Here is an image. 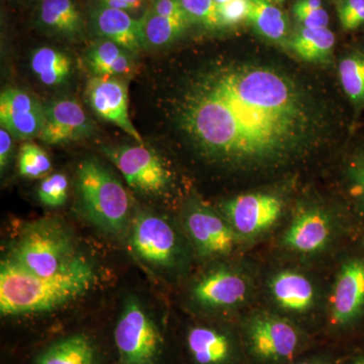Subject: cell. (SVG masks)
<instances>
[{
  "mask_svg": "<svg viewBox=\"0 0 364 364\" xmlns=\"http://www.w3.org/2000/svg\"><path fill=\"white\" fill-rule=\"evenodd\" d=\"M182 136L227 169L282 166L322 136L324 117L296 79L277 67L215 60L193 72L174 100Z\"/></svg>",
  "mask_w": 364,
  "mask_h": 364,
  "instance_id": "obj_1",
  "label": "cell"
},
{
  "mask_svg": "<svg viewBox=\"0 0 364 364\" xmlns=\"http://www.w3.org/2000/svg\"><path fill=\"white\" fill-rule=\"evenodd\" d=\"M97 282L95 267L85 257L67 272L39 277L6 259L0 264V313L21 317L54 312L90 291Z\"/></svg>",
  "mask_w": 364,
  "mask_h": 364,
  "instance_id": "obj_2",
  "label": "cell"
},
{
  "mask_svg": "<svg viewBox=\"0 0 364 364\" xmlns=\"http://www.w3.org/2000/svg\"><path fill=\"white\" fill-rule=\"evenodd\" d=\"M82 257L68 225L58 218H43L21 228L4 259L23 272L52 277L70 269Z\"/></svg>",
  "mask_w": 364,
  "mask_h": 364,
  "instance_id": "obj_3",
  "label": "cell"
},
{
  "mask_svg": "<svg viewBox=\"0 0 364 364\" xmlns=\"http://www.w3.org/2000/svg\"><path fill=\"white\" fill-rule=\"evenodd\" d=\"M79 205L86 220L111 236L128 233L132 221L130 196L114 172L97 158H85L76 171Z\"/></svg>",
  "mask_w": 364,
  "mask_h": 364,
  "instance_id": "obj_4",
  "label": "cell"
},
{
  "mask_svg": "<svg viewBox=\"0 0 364 364\" xmlns=\"http://www.w3.org/2000/svg\"><path fill=\"white\" fill-rule=\"evenodd\" d=\"M114 335L119 364H160L164 346L162 333L136 296L124 299Z\"/></svg>",
  "mask_w": 364,
  "mask_h": 364,
  "instance_id": "obj_5",
  "label": "cell"
},
{
  "mask_svg": "<svg viewBox=\"0 0 364 364\" xmlns=\"http://www.w3.org/2000/svg\"><path fill=\"white\" fill-rule=\"evenodd\" d=\"M100 150L136 193L159 198L169 191L171 173L152 148L139 143L134 146H102Z\"/></svg>",
  "mask_w": 364,
  "mask_h": 364,
  "instance_id": "obj_6",
  "label": "cell"
},
{
  "mask_svg": "<svg viewBox=\"0 0 364 364\" xmlns=\"http://www.w3.org/2000/svg\"><path fill=\"white\" fill-rule=\"evenodd\" d=\"M251 355L263 364L287 363L303 347L304 337L293 323L269 313L251 316L244 327Z\"/></svg>",
  "mask_w": 364,
  "mask_h": 364,
  "instance_id": "obj_7",
  "label": "cell"
},
{
  "mask_svg": "<svg viewBox=\"0 0 364 364\" xmlns=\"http://www.w3.org/2000/svg\"><path fill=\"white\" fill-rule=\"evenodd\" d=\"M134 254L145 264L170 269L181 259V244L166 218L150 210H138L128 232Z\"/></svg>",
  "mask_w": 364,
  "mask_h": 364,
  "instance_id": "obj_8",
  "label": "cell"
},
{
  "mask_svg": "<svg viewBox=\"0 0 364 364\" xmlns=\"http://www.w3.org/2000/svg\"><path fill=\"white\" fill-rule=\"evenodd\" d=\"M182 221L191 243L203 257L229 255L240 238L221 213L198 198L188 200Z\"/></svg>",
  "mask_w": 364,
  "mask_h": 364,
  "instance_id": "obj_9",
  "label": "cell"
},
{
  "mask_svg": "<svg viewBox=\"0 0 364 364\" xmlns=\"http://www.w3.org/2000/svg\"><path fill=\"white\" fill-rule=\"evenodd\" d=\"M284 212V202L270 193H247L226 200L221 214L242 238L264 233L274 226Z\"/></svg>",
  "mask_w": 364,
  "mask_h": 364,
  "instance_id": "obj_10",
  "label": "cell"
},
{
  "mask_svg": "<svg viewBox=\"0 0 364 364\" xmlns=\"http://www.w3.org/2000/svg\"><path fill=\"white\" fill-rule=\"evenodd\" d=\"M85 100L100 119L114 124L138 143H143L129 114V88L126 78L91 76L85 86Z\"/></svg>",
  "mask_w": 364,
  "mask_h": 364,
  "instance_id": "obj_11",
  "label": "cell"
},
{
  "mask_svg": "<svg viewBox=\"0 0 364 364\" xmlns=\"http://www.w3.org/2000/svg\"><path fill=\"white\" fill-rule=\"evenodd\" d=\"M97 127L82 105L63 97L44 105V122L38 138L49 145H65L95 135Z\"/></svg>",
  "mask_w": 364,
  "mask_h": 364,
  "instance_id": "obj_12",
  "label": "cell"
},
{
  "mask_svg": "<svg viewBox=\"0 0 364 364\" xmlns=\"http://www.w3.org/2000/svg\"><path fill=\"white\" fill-rule=\"evenodd\" d=\"M248 280L241 273L225 267L212 268L203 273L193 287L191 299L196 305L212 311L236 308L249 294Z\"/></svg>",
  "mask_w": 364,
  "mask_h": 364,
  "instance_id": "obj_13",
  "label": "cell"
},
{
  "mask_svg": "<svg viewBox=\"0 0 364 364\" xmlns=\"http://www.w3.org/2000/svg\"><path fill=\"white\" fill-rule=\"evenodd\" d=\"M44 105L28 91L11 87L0 95V123L14 139L30 141L39 136Z\"/></svg>",
  "mask_w": 364,
  "mask_h": 364,
  "instance_id": "obj_14",
  "label": "cell"
},
{
  "mask_svg": "<svg viewBox=\"0 0 364 364\" xmlns=\"http://www.w3.org/2000/svg\"><path fill=\"white\" fill-rule=\"evenodd\" d=\"M330 306L333 324L347 325L358 317L364 308V260L344 263L333 287Z\"/></svg>",
  "mask_w": 364,
  "mask_h": 364,
  "instance_id": "obj_15",
  "label": "cell"
},
{
  "mask_svg": "<svg viewBox=\"0 0 364 364\" xmlns=\"http://www.w3.org/2000/svg\"><path fill=\"white\" fill-rule=\"evenodd\" d=\"M90 26L98 39L117 43L136 56L145 50L140 18L127 11L100 4L90 11Z\"/></svg>",
  "mask_w": 364,
  "mask_h": 364,
  "instance_id": "obj_16",
  "label": "cell"
},
{
  "mask_svg": "<svg viewBox=\"0 0 364 364\" xmlns=\"http://www.w3.org/2000/svg\"><path fill=\"white\" fill-rule=\"evenodd\" d=\"M35 23L46 35L69 42L83 39L86 30L75 0H38Z\"/></svg>",
  "mask_w": 364,
  "mask_h": 364,
  "instance_id": "obj_17",
  "label": "cell"
},
{
  "mask_svg": "<svg viewBox=\"0 0 364 364\" xmlns=\"http://www.w3.org/2000/svg\"><path fill=\"white\" fill-rule=\"evenodd\" d=\"M332 224L329 215L317 208H306L294 215L284 232V246L299 254L320 252L329 243Z\"/></svg>",
  "mask_w": 364,
  "mask_h": 364,
  "instance_id": "obj_18",
  "label": "cell"
},
{
  "mask_svg": "<svg viewBox=\"0 0 364 364\" xmlns=\"http://www.w3.org/2000/svg\"><path fill=\"white\" fill-rule=\"evenodd\" d=\"M186 347L195 364H235L236 344L229 332L214 326L196 325L186 333Z\"/></svg>",
  "mask_w": 364,
  "mask_h": 364,
  "instance_id": "obj_19",
  "label": "cell"
},
{
  "mask_svg": "<svg viewBox=\"0 0 364 364\" xmlns=\"http://www.w3.org/2000/svg\"><path fill=\"white\" fill-rule=\"evenodd\" d=\"M273 301L287 312L306 313L313 308L316 289L303 273L284 270L277 273L269 282Z\"/></svg>",
  "mask_w": 364,
  "mask_h": 364,
  "instance_id": "obj_20",
  "label": "cell"
},
{
  "mask_svg": "<svg viewBox=\"0 0 364 364\" xmlns=\"http://www.w3.org/2000/svg\"><path fill=\"white\" fill-rule=\"evenodd\" d=\"M133 53L112 41L98 39L87 48L85 65L92 76L126 78L135 71Z\"/></svg>",
  "mask_w": 364,
  "mask_h": 364,
  "instance_id": "obj_21",
  "label": "cell"
},
{
  "mask_svg": "<svg viewBox=\"0 0 364 364\" xmlns=\"http://www.w3.org/2000/svg\"><path fill=\"white\" fill-rule=\"evenodd\" d=\"M30 67L36 78L47 87L67 85L73 74V61L68 53L52 46H42L33 50Z\"/></svg>",
  "mask_w": 364,
  "mask_h": 364,
  "instance_id": "obj_22",
  "label": "cell"
},
{
  "mask_svg": "<svg viewBox=\"0 0 364 364\" xmlns=\"http://www.w3.org/2000/svg\"><path fill=\"white\" fill-rule=\"evenodd\" d=\"M36 364H100L95 344L85 334H74L53 342L35 359Z\"/></svg>",
  "mask_w": 364,
  "mask_h": 364,
  "instance_id": "obj_23",
  "label": "cell"
},
{
  "mask_svg": "<svg viewBox=\"0 0 364 364\" xmlns=\"http://www.w3.org/2000/svg\"><path fill=\"white\" fill-rule=\"evenodd\" d=\"M335 36L328 28H304L293 33L289 47L299 58L312 63H326L332 59Z\"/></svg>",
  "mask_w": 364,
  "mask_h": 364,
  "instance_id": "obj_24",
  "label": "cell"
},
{
  "mask_svg": "<svg viewBox=\"0 0 364 364\" xmlns=\"http://www.w3.org/2000/svg\"><path fill=\"white\" fill-rule=\"evenodd\" d=\"M247 21L264 39L277 44H289L287 14L270 0H250Z\"/></svg>",
  "mask_w": 364,
  "mask_h": 364,
  "instance_id": "obj_25",
  "label": "cell"
},
{
  "mask_svg": "<svg viewBox=\"0 0 364 364\" xmlns=\"http://www.w3.org/2000/svg\"><path fill=\"white\" fill-rule=\"evenodd\" d=\"M145 49H159L173 44L183 35L188 23L160 16L149 6L140 18Z\"/></svg>",
  "mask_w": 364,
  "mask_h": 364,
  "instance_id": "obj_26",
  "label": "cell"
},
{
  "mask_svg": "<svg viewBox=\"0 0 364 364\" xmlns=\"http://www.w3.org/2000/svg\"><path fill=\"white\" fill-rule=\"evenodd\" d=\"M338 72L340 83L352 105L356 109H364V51L343 57Z\"/></svg>",
  "mask_w": 364,
  "mask_h": 364,
  "instance_id": "obj_27",
  "label": "cell"
},
{
  "mask_svg": "<svg viewBox=\"0 0 364 364\" xmlns=\"http://www.w3.org/2000/svg\"><path fill=\"white\" fill-rule=\"evenodd\" d=\"M52 162L47 152L39 145L26 141L18 153V170L21 177L37 179L51 171Z\"/></svg>",
  "mask_w": 364,
  "mask_h": 364,
  "instance_id": "obj_28",
  "label": "cell"
},
{
  "mask_svg": "<svg viewBox=\"0 0 364 364\" xmlns=\"http://www.w3.org/2000/svg\"><path fill=\"white\" fill-rule=\"evenodd\" d=\"M181 4L191 23L210 31L222 30L215 0H181Z\"/></svg>",
  "mask_w": 364,
  "mask_h": 364,
  "instance_id": "obj_29",
  "label": "cell"
},
{
  "mask_svg": "<svg viewBox=\"0 0 364 364\" xmlns=\"http://www.w3.org/2000/svg\"><path fill=\"white\" fill-rule=\"evenodd\" d=\"M69 181L65 174L53 173L42 179L37 189L38 200L46 207L60 208L68 198Z\"/></svg>",
  "mask_w": 364,
  "mask_h": 364,
  "instance_id": "obj_30",
  "label": "cell"
},
{
  "mask_svg": "<svg viewBox=\"0 0 364 364\" xmlns=\"http://www.w3.org/2000/svg\"><path fill=\"white\" fill-rule=\"evenodd\" d=\"M217 7L222 30L233 28L243 21H247L250 13V0H230Z\"/></svg>",
  "mask_w": 364,
  "mask_h": 364,
  "instance_id": "obj_31",
  "label": "cell"
},
{
  "mask_svg": "<svg viewBox=\"0 0 364 364\" xmlns=\"http://www.w3.org/2000/svg\"><path fill=\"white\" fill-rule=\"evenodd\" d=\"M337 11L345 30H356L364 25V0H341Z\"/></svg>",
  "mask_w": 364,
  "mask_h": 364,
  "instance_id": "obj_32",
  "label": "cell"
},
{
  "mask_svg": "<svg viewBox=\"0 0 364 364\" xmlns=\"http://www.w3.org/2000/svg\"><path fill=\"white\" fill-rule=\"evenodd\" d=\"M154 13L191 25L188 16L182 9L181 0H150L149 6Z\"/></svg>",
  "mask_w": 364,
  "mask_h": 364,
  "instance_id": "obj_33",
  "label": "cell"
},
{
  "mask_svg": "<svg viewBox=\"0 0 364 364\" xmlns=\"http://www.w3.org/2000/svg\"><path fill=\"white\" fill-rule=\"evenodd\" d=\"M294 18L304 28H328L329 14L324 7L313 11H293Z\"/></svg>",
  "mask_w": 364,
  "mask_h": 364,
  "instance_id": "obj_34",
  "label": "cell"
},
{
  "mask_svg": "<svg viewBox=\"0 0 364 364\" xmlns=\"http://www.w3.org/2000/svg\"><path fill=\"white\" fill-rule=\"evenodd\" d=\"M14 155V136L6 129L0 130V169L6 173Z\"/></svg>",
  "mask_w": 364,
  "mask_h": 364,
  "instance_id": "obj_35",
  "label": "cell"
},
{
  "mask_svg": "<svg viewBox=\"0 0 364 364\" xmlns=\"http://www.w3.org/2000/svg\"><path fill=\"white\" fill-rule=\"evenodd\" d=\"M351 191L355 198L364 203V156L354 163L349 171Z\"/></svg>",
  "mask_w": 364,
  "mask_h": 364,
  "instance_id": "obj_36",
  "label": "cell"
},
{
  "mask_svg": "<svg viewBox=\"0 0 364 364\" xmlns=\"http://www.w3.org/2000/svg\"><path fill=\"white\" fill-rule=\"evenodd\" d=\"M100 1L102 6L127 11L131 14L140 11H145L149 6L147 4V0H100Z\"/></svg>",
  "mask_w": 364,
  "mask_h": 364,
  "instance_id": "obj_37",
  "label": "cell"
},
{
  "mask_svg": "<svg viewBox=\"0 0 364 364\" xmlns=\"http://www.w3.org/2000/svg\"><path fill=\"white\" fill-rule=\"evenodd\" d=\"M322 7V0H296L293 6V11H313Z\"/></svg>",
  "mask_w": 364,
  "mask_h": 364,
  "instance_id": "obj_38",
  "label": "cell"
},
{
  "mask_svg": "<svg viewBox=\"0 0 364 364\" xmlns=\"http://www.w3.org/2000/svg\"><path fill=\"white\" fill-rule=\"evenodd\" d=\"M296 364H327L324 360H321V359H310V360L301 361V363H299Z\"/></svg>",
  "mask_w": 364,
  "mask_h": 364,
  "instance_id": "obj_39",
  "label": "cell"
},
{
  "mask_svg": "<svg viewBox=\"0 0 364 364\" xmlns=\"http://www.w3.org/2000/svg\"><path fill=\"white\" fill-rule=\"evenodd\" d=\"M230 1V0H215V4L218 6H221V4H226V2Z\"/></svg>",
  "mask_w": 364,
  "mask_h": 364,
  "instance_id": "obj_40",
  "label": "cell"
},
{
  "mask_svg": "<svg viewBox=\"0 0 364 364\" xmlns=\"http://www.w3.org/2000/svg\"><path fill=\"white\" fill-rule=\"evenodd\" d=\"M270 1H272L273 4H282L284 0H270Z\"/></svg>",
  "mask_w": 364,
  "mask_h": 364,
  "instance_id": "obj_41",
  "label": "cell"
},
{
  "mask_svg": "<svg viewBox=\"0 0 364 364\" xmlns=\"http://www.w3.org/2000/svg\"><path fill=\"white\" fill-rule=\"evenodd\" d=\"M14 1H18V2H30V1H32V0H14Z\"/></svg>",
  "mask_w": 364,
  "mask_h": 364,
  "instance_id": "obj_42",
  "label": "cell"
},
{
  "mask_svg": "<svg viewBox=\"0 0 364 364\" xmlns=\"http://www.w3.org/2000/svg\"><path fill=\"white\" fill-rule=\"evenodd\" d=\"M355 364H364V359H360V360H358Z\"/></svg>",
  "mask_w": 364,
  "mask_h": 364,
  "instance_id": "obj_43",
  "label": "cell"
}]
</instances>
